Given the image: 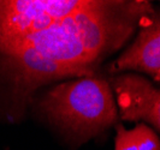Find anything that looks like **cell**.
I'll return each mask as SVG.
<instances>
[{
	"instance_id": "cell-1",
	"label": "cell",
	"mask_w": 160,
	"mask_h": 150,
	"mask_svg": "<svg viewBox=\"0 0 160 150\" xmlns=\"http://www.w3.org/2000/svg\"><path fill=\"white\" fill-rule=\"evenodd\" d=\"M153 13L149 1L89 0L77 12L1 54L4 67L25 93L66 77L94 76L99 64Z\"/></svg>"
},
{
	"instance_id": "cell-2",
	"label": "cell",
	"mask_w": 160,
	"mask_h": 150,
	"mask_svg": "<svg viewBox=\"0 0 160 150\" xmlns=\"http://www.w3.org/2000/svg\"><path fill=\"white\" fill-rule=\"evenodd\" d=\"M41 107L52 121L83 139L102 132L118 119L110 82L96 76L59 83L46 93Z\"/></svg>"
},
{
	"instance_id": "cell-3",
	"label": "cell",
	"mask_w": 160,
	"mask_h": 150,
	"mask_svg": "<svg viewBox=\"0 0 160 150\" xmlns=\"http://www.w3.org/2000/svg\"><path fill=\"white\" fill-rule=\"evenodd\" d=\"M89 0H0V54L83 8Z\"/></svg>"
},
{
	"instance_id": "cell-4",
	"label": "cell",
	"mask_w": 160,
	"mask_h": 150,
	"mask_svg": "<svg viewBox=\"0 0 160 150\" xmlns=\"http://www.w3.org/2000/svg\"><path fill=\"white\" fill-rule=\"evenodd\" d=\"M120 118L151 124L160 132V88L136 73H120L110 79Z\"/></svg>"
},
{
	"instance_id": "cell-5",
	"label": "cell",
	"mask_w": 160,
	"mask_h": 150,
	"mask_svg": "<svg viewBox=\"0 0 160 150\" xmlns=\"http://www.w3.org/2000/svg\"><path fill=\"white\" fill-rule=\"evenodd\" d=\"M136 39L110 66L112 73L142 72L160 83V15L155 12L142 22Z\"/></svg>"
},
{
	"instance_id": "cell-6",
	"label": "cell",
	"mask_w": 160,
	"mask_h": 150,
	"mask_svg": "<svg viewBox=\"0 0 160 150\" xmlns=\"http://www.w3.org/2000/svg\"><path fill=\"white\" fill-rule=\"evenodd\" d=\"M114 150H160V138L143 123H137L131 130L117 125Z\"/></svg>"
}]
</instances>
